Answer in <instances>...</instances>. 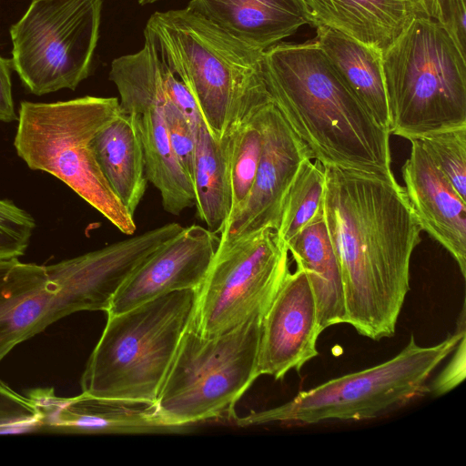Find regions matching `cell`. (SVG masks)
I'll use <instances>...</instances> for the list:
<instances>
[{
  "mask_svg": "<svg viewBox=\"0 0 466 466\" xmlns=\"http://www.w3.org/2000/svg\"><path fill=\"white\" fill-rule=\"evenodd\" d=\"M323 167V217L341 271L347 324L373 340L392 337L422 228L395 177Z\"/></svg>",
  "mask_w": 466,
  "mask_h": 466,
  "instance_id": "1",
  "label": "cell"
},
{
  "mask_svg": "<svg viewBox=\"0 0 466 466\" xmlns=\"http://www.w3.org/2000/svg\"><path fill=\"white\" fill-rule=\"evenodd\" d=\"M262 74L270 98L323 166L394 177L390 131L339 74L316 40L265 50Z\"/></svg>",
  "mask_w": 466,
  "mask_h": 466,
  "instance_id": "2",
  "label": "cell"
},
{
  "mask_svg": "<svg viewBox=\"0 0 466 466\" xmlns=\"http://www.w3.org/2000/svg\"><path fill=\"white\" fill-rule=\"evenodd\" d=\"M144 36L187 87L216 139L271 100L262 74L263 52L187 7L153 13Z\"/></svg>",
  "mask_w": 466,
  "mask_h": 466,
  "instance_id": "3",
  "label": "cell"
},
{
  "mask_svg": "<svg viewBox=\"0 0 466 466\" xmlns=\"http://www.w3.org/2000/svg\"><path fill=\"white\" fill-rule=\"evenodd\" d=\"M195 290L174 291L107 315L81 378L91 397L154 405L187 330Z\"/></svg>",
  "mask_w": 466,
  "mask_h": 466,
  "instance_id": "4",
  "label": "cell"
},
{
  "mask_svg": "<svg viewBox=\"0 0 466 466\" xmlns=\"http://www.w3.org/2000/svg\"><path fill=\"white\" fill-rule=\"evenodd\" d=\"M381 66L390 133L411 140L466 126V57L436 20L414 17Z\"/></svg>",
  "mask_w": 466,
  "mask_h": 466,
  "instance_id": "5",
  "label": "cell"
},
{
  "mask_svg": "<svg viewBox=\"0 0 466 466\" xmlns=\"http://www.w3.org/2000/svg\"><path fill=\"white\" fill-rule=\"evenodd\" d=\"M120 113L117 97L24 101L14 145L31 169L62 180L118 230L132 235L137 228L134 217L109 187L91 147L96 134Z\"/></svg>",
  "mask_w": 466,
  "mask_h": 466,
  "instance_id": "6",
  "label": "cell"
},
{
  "mask_svg": "<svg viewBox=\"0 0 466 466\" xmlns=\"http://www.w3.org/2000/svg\"><path fill=\"white\" fill-rule=\"evenodd\" d=\"M463 320L461 329L431 347L418 345L411 336L406 347L389 360L300 391L280 406L236 416V424H315L376 417L429 391L430 375L454 351L465 336Z\"/></svg>",
  "mask_w": 466,
  "mask_h": 466,
  "instance_id": "7",
  "label": "cell"
},
{
  "mask_svg": "<svg viewBox=\"0 0 466 466\" xmlns=\"http://www.w3.org/2000/svg\"><path fill=\"white\" fill-rule=\"evenodd\" d=\"M263 319L255 317L213 338L187 329L153 405L166 425L184 431L196 422L236 417V403L260 376Z\"/></svg>",
  "mask_w": 466,
  "mask_h": 466,
  "instance_id": "8",
  "label": "cell"
},
{
  "mask_svg": "<svg viewBox=\"0 0 466 466\" xmlns=\"http://www.w3.org/2000/svg\"><path fill=\"white\" fill-rule=\"evenodd\" d=\"M119 286L112 264L96 251L49 266L0 259V361L67 315L106 312Z\"/></svg>",
  "mask_w": 466,
  "mask_h": 466,
  "instance_id": "9",
  "label": "cell"
},
{
  "mask_svg": "<svg viewBox=\"0 0 466 466\" xmlns=\"http://www.w3.org/2000/svg\"><path fill=\"white\" fill-rule=\"evenodd\" d=\"M289 270L288 248L274 229L219 243L195 291L187 329L213 338L264 317Z\"/></svg>",
  "mask_w": 466,
  "mask_h": 466,
  "instance_id": "10",
  "label": "cell"
},
{
  "mask_svg": "<svg viewBox=\"0 0 466 466\" xmlns=\"http://www.w3.org/2000/svg\"><path fill=\"white\" fill-rule=\"evenodd\" d=\"M103 0H33L10 28L12 66L41 96L75 89L91 71Z\"/></svg>",
  "mask_w": 466,
  "mask_h": 466,
  "instance_id": "11",
  "label": "cell"
},
{
  "mask_svg": "<svg viewBox=\"0 0 466 466\" xmlns=\"http://www.w3.org/2000/svg\"><path fill=\"white\" fill-rule=\"evenodd\" d=\"M164 66L152 43L145 39L138 52L112 61L109 79L119 93L122 112L132 117L138 132L147 181L158 189L164 209L177 216L195 204V196L169 142L163 109Z\"/></svg>",
  "mask_w": 466,
  "mask_h": 466,
  "instance_id": "12",
  "label": "cell"
},
{
  "mask_svg": "<svg viewBox=\"0 0 466 466\" xmlns=\"http://www.w3.org/2000/svg\"><path fill=\"white\" fill-rule=\"evenodd\" d=\"M257 117L262 131V151L255 180L247 198L228 219L219 243L265 228L277 230L286 193L300 165L311 158L272 100L257 110Z\"/></svg>",
  "mask_w": 466,
  "mask_h": 466,
  "instance_id": "13",
  "label": "cell"
},
{
  "mask_svg": "<svg viewBox=\"0 0 466 466\" xmlns=\"http://www.w3.org/2000/svg\"><path fill=\"white\" fill-rule=\"evenodd\" d=\"M320 335L315 297L299 267L283 278L262 322L258 356L259 375L282 379L318 356Z\"/></svg>",
  "mask_w": 466,
  "mask_h": 466,
  "instance_id": "14",
  "label": "cell"
},
{
  "mask_svg": "<svg viewBox=\"0 0 466 466\" xmlns=\"http://www.w3.org/2000/svg\"><path fill=\"white\" fill-rule=\"evenodd\" d=\"M219 244V236L199 225L183 230L149 255L123 282L107 315L131 309L159 296L197 290Z\"/></svg>",
  "mask_w": 466,
  "mask_h": 466,
  "instance_id": "15",
  "label": "cell"
},
{
  "mask_svg": "<svg viewBox=\"0 0 466 466\" xmlns=\"http://www.w3.org/2000/svg\"><path fill=\"white\" fill-rule=\"evenodd\" d=\"M401 167L404 190L422 230L453 257L466 277V201L435 164L420 139H411Z\"/></svg>",
  "mask_w": 466,
  "mask_h": 466,
  "instance_id": "16",
  "label": "cell"
},
{
  "mask_svg": "<svg viewBox=\"0 0 466 466\" xmlns=\"http://www.w3.org/2000/svg\"><path fill=\"white\" fill-rule=\"evenodd\" d=\"M27 397L40 417V429L73 433H172L153 405L102 400L86 393L71 398L53 389H36Z\"/></svg>",
  "mask_w": 466,
  "mask_h": 466,
  "instance_id": "17",
  "label": "cell"
},
{
  "mask_svg": "<svg viewBox=\"0 0 466 466\" xmlns=\"http://www.w3.org/2000/svg\"><path fill=\"white\" fill-rule=\"evenodd\" d=\"M187 7L260 52L314 26L304 0H190Z\"/></svg>",
  "mask_w": 466,
  "mask_h": 466,
  "instance_id": "18",
  "label": "cell"
},
{
  "mask_svg": "<svg viewBox=\"0 0 466 466\" xmlns=\"http://www.w3.org/2000/svg\"><path fill=\"white\" fill-rule=\"evenodd\" d=\"M314 26L337 29L382 53L415 17L404 0H304Z\"/></svg>",
  "mask_w": 466,
  "mask_h": 466,
  "instance_id": "19",
  "label": "cell"
},
{
  "mask_svg": "<svg viewBox=\"0 0 466 466\" xmlns=\"http://www.w3.org/2000/svg\"><path fill=\"white\" fill-rule=\"evenodd\" d=\"M286 246L296 267L303 269L309 281L320 333L333 325L347 323L341 271L324 217L306 226Z\"/></svg>",
  "mask_w": 466,
  "mask_h": 466,
  "instance_id": "20",
  "label": "cell"
},
{
  "mask_svg": "<svg viewBox=\"0 0 466 466\" xmlns=\"http://www.w3.org/2000/svg\"><path fill=\"white\" fill-rule=\"evenodd\" d=\"M91 147L109 187L134 217L147 178L142 143L132 117L121 110L96 134Z\"/></svg>",
  "mask_w": 466,
  "mask_h": 466,
  "instance_id": "21",
  "label": "cell"
},
{
  "mask_svg": "<svg viewBox=\"0 0 466 466\" xmlns=\"http://www.w3.org/2000/svg\"><path fill=\"white\" fill-rule=\"evenodd\" d=\"M316 30L315 40L330 63L378 123L389 130L381 53L337 29L318 25Z\"/></svg>",
  "mask_w": 466,
  "mask_h": 466,
  "instance_id": "22",
  "label": "cell"
},
{
  "mask_svg": "<svg viewBox=\"0 0 466 466\" xmlns=\"http://www.w3.org/2000/svg\"><path fill=\"white\" fill-rule=\"evenodd\" d=\"M192 186L197 217L219 236L232 209V195L223 139H216L204 122L197 131Z\"/></svg>",
  "mask_w": 466,
  "mask_h": 466,
  "instance_id": "23",
  "label": "cell"
},
{
  "mask_svg": "<svg viewBox=\"0 0 466 466\" xmlns=\"http://www.w3.org/2000/svg\"><path fill=\"white\" fill-rule=\"evenodd\" d=\"M325 183L323 165L316 159L304 160L286 193L276 230L285 245L306 226L323 217Z\"/></svg>",
  "mask_w": 466,
  "mask_h": 466,
  "instance_id": "24",
  "label": "cell"
},
{
  "mask_svg": "<svg viewBox=\"0 0 466 466\" xmlns=\"http://www.w3.org/2000/svg\"><path fill=\"white\" fill-rule=\"evenodd\" d=\"M257 110L235 125L222 138L231 186L230 216L247 198L253 186L260 160L262 131L257 117Z\"/></svg>",
  "mask_w": 466,
  "mask_h": 466,
  "instance_id": "25",
  "label": "cell"
},
{
  "mask_svg": "<svg viewBox=\"0 0 466 466\" xmlns=\"http://www.w3.org/2000/svg\"><path fill=\"white\" fill-rule=\"evenodd\" d=\"M419 139L459 196L466 201V126Z\"/></svg>",
  "mask_w": 466,
  "mask_h": 466,
  "instance_id": "26",
  "label": "cell"
},
{
  "mask_svg": "<svg viewBox=\"0 0 466 466\" xmlns=\"http://www.w3.org/2000/svg\"><path fill=\"white\" fill-rule=\"evenodd\" d=\"M35 228L30 214L10 201L0 199V259L22 256Z\"/></svg>",
  "mask_w": 466,
  "mask_h": 466,
  "instance_id": "27",
  "label": "cell"
},
{
  "mask_svg": "<svg viewBox=\"0 0 466 466\" xmlns=\"http://www.w3.org/2000/svg\"><path fill=\"white\" fill-rule=\"evenodd\" d=\"M40 430V417L31 400L0 380V434Z\"/></svg>",
  "mask_w": 466,
  "mask_h": 466,
  "instance_id": "28",
  "label": "cell"
},
{
  "mask_svg": "<svg viewBox=\"0 0 466 466\" xmlns=\"http://www.w3.org/2000/svg\"><path fill=\"white\" fill-rule=\"evenodd\" d=\"M163 109L172 150L180 167L192 183L196 153V132L181 111L170 100L166 89Z\"/></svg>",
  "mask_w": 466,
  "mask_h": 466,
  "instance_id": "29",
  "label": "cell"
},
{
  "mask_svg": "<svg viewBox=\"0 0 466 466\" xmlns=\"http://www.w3.org/2000/svg\"><path fill=\"white\" fill-rule=\"evenodd\" d=\"M436 21L444 28L463 56L466 57L465 0H436Z\"/></svg>",
  "mask_w": 466,
  "mask_h": 466,
  "instance_id": "30",
  "label": "cell"
},
{
  "mask_svg": "<svg viewBox=\"0 0 466 466\" xmlns=\"http://www.w3.org/2000/svg\"><path fill=\"white\" fill-rule=\"evenodd\" d=\"M163 81L168 97L181 111L197 134L203 122L197 102L185 84L177 77L166 64L163 69Z\"/></svg>",
  "mask_w": 466,
  "mask_h": 466,
  "instance_id": "31",
  "label": "cell"
},
{
  "mask_svg": "<svg viewBox=\"0 0 466 466\" xmlns=\"http://www.w3.org/2000/svg\"><path fill=\"white\" fill-rule=\"evenodd\" d=\"M457 346L458 349L454 350L455 352L450 363L429 387V391L435 395L447 393L465 378V336L461 339Z\"/></svg>",
  "mask_w": 466,
  "mask_h": 466,
  "instance_id": "32",
  "label": "cell"
},
{
  "mask_svg": "<svg viewBox=\"0 0 466 466\" xmlns=\"http://www.w3.org/2000/svg\"><path fill=\"white\" fill-rule=\"evenodd\" d=\"M12 61L0 56V121L17 119L15 113L11 85Z\"/></svg>",
  "mask_w": 466,
  "mask_h": 466,
  "instance_id": "33",
  "label": "cell"
},
{
  "mask_svg": "<svg viewBox=\"0 0 466 466\" xmlns=\"http://www.w3.org/2000/svg\"><path fill=\"white\" fill-rule=\"evenodd\" d=\"M414 16L425 17L436 20V0H404Z\"/></svg>",
  "mask_w": 466,
  "mask_h": 466,
  "instance_id": "34",
  "label": "cell"
},
{
  "mask_svg": "<svg viewBox=\"0 0 466 466\" xmlns=\"http://www.w3.org/2000/svg\"><path fill=\"white\" fill-rule=\"evenodd\" d=\"M137 1L140 5H146L153 4V3H156V2H158L161 0H137Z\"/></svg>",
  "mask_w": 466,
  "mask_h": 466,
  "instance_id": "35",
  "label": "cell"
}]
</instances>
